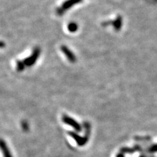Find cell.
I'll return each mask as SVG.
<instances>
[{
  "mask_svg": "<svg viewBox=\"0 0 157 157\" xmlns=\"http://www.w3.org/2000/svg\"><path fill=\"white\" fill-rule=\"evenodd\" d=\"M41 53V50L39 47H35L34 50H33L32 54L24 60V62L26 66L30 67V66H34L37 60H38L39 55Z\"/></svg>",
  "mask_w": 157,
  "mask_h": 157,
  "instance_id": "obj_1",
  "label": "cell"
},
{
  "mask_svg": "<svg viewBox=\"0 0 157 157\" xmlns=\"http://www.w3.org/2000/svg\"><path fill=\"white\" fill-rule=\"evenodd\" d=\"M83 0H66L62 3V5H61L60 7H59L57 9V14L58 15H63L66 10L70 9V8H72L74 5L80 3Z\"/></svg>",
  "mask_w": 157,
  "mask_h": 157,
  "instance_id": "obj_2",
  "label": "cell"
},
{
  "mask_svg": "<svg viewBox=\"0 0 157 157\" xmlns=\"http://www.w3.org/2000/svg\"><path fill=\"white\" fill-rule=\"evenodd\" d=\"M62 121L66 124V125H70L71 127H73L75 129V130L77 132H81L82 130V127L79 123L77 122L76 120L74 119L71 118V117H68L67 115H64L62 117Z\"/></svg>",
  "mask_w": 157,
  "mask_h": 157,
  "instance_id": "obj_3",
  "label": "cell"
},
{
  "mask_svg": "<svg viewBox=\"0 0 157 157\" xmlns=\"http://www.w3.org/2000/svg\"><path fill=\"white\" fill-rule=\"evenodd\" d=\"M60 50L70 62L72 63L76 62V55L73 53V52L67 47V46L62 45L60 47Z\"/></svg>",
  "mask_w": 157,
  "mask_h": 157,
  "instance_id": "obj_4",
  "label": "cell"
},
{
  "mask_svg": "<svg viewBox=\"0 0 157 157\" xmlns=\"http://www.w3.org/2000/svg\"><path fill=\"white\" fill-rule=\"evenodd\" d=\"M68 134H70V136L72 137V138H74V140L76 141L77 145H79V146L85 145L86 143H87V141L88 140V136L80 137L74 132H70Z\"/></svg>",
  "mask_w": 157,
  "mask_h": 157,
  "instance_id": "obj_5",
  "label": "cell"
},
{
  "mask_svg": "<svg viewBox=\"0 0 157 157\" xmlns=\"http://www.w3.org/2000/svg\"><path fill=\"white\" fill-rule=\"evenodd\" d=\"M112 24L113 26L114 29L116 31H119L121 30L123 25V18L121 16H118L114 21H113Z\"/></svg>",
  "mask_w": 157,
  "mask_h": 157,
  "instance_id": "obj_6",
  "label": "cell"
},
{
  "mask_svg": "<svg viewBox=\"0 0 157 157\" xmlns=\"http://www.w3.org/2000/svg\"><path fill=\"white\" fill-rule=\"evenodd\" d=\"M1 148L2 151H3L4 157H13L6 143L3 140H1Z\"/></svg>",
  "mask_w": 157,
  "mask_h": 157,
  "instance_id": "obj_7",
  "label": "cell"
},
{
  "mask_svg": "<svg viewBox=\"0 0 157 157\" xmlns=\"http://www.w3.org/2000/svg\"><path fill=\"white\" fill-rule=\"evenodd\" d=\"M68 30L71 33H74L78 30V25L76 23H71L68 25Z\"/></svg>",
  "mask_w": 157,
  "mask_h": 157,
  "instance_id": "obj_8",
  "label": "cell"
},
{
  "mask_svg": "<svg viewBox=\"0 0 157 157\" xmlns=\"http://www.w3.org/2000/svg\"><path fill=\"white\" fill-rule=\"evenodd\" d=\"M25 64H24V61H21L18 60L17 62V70L18 72H22L24 70V68H25Z\"/></svg>",
  "mask_w": 157,
  "mask_h": 157,
  "instance_id": "obj_9",
  "label": "cell"
},
{
  "mask_svg": "<svg viewBox=\"0 0 157 157\" xmlns=\"http://www.w3.org/2000/svg\"><path fill=\"white\" fill-rule=\"evenodd\" d=\"M149 152H157V144L152 146V147L149 149Z\"/></svg>",
  "mask_w": 157,
  "mask_h": 157,
  "instance_id": "obj_10",
  "label": "cell"
},
{
  "mask_svg": "<svg viewBox=\"0 0 157 157\" xmlns=\"http://www.w3.org/2000/svg\"><path fill=\"white\" fill-rule=\"evenodd\" d=\"M117 157H125V156H124V155H123V154L120 153V154H117Z\"/></svg>",
  "mask_w": 157,
  "mask_h": 157,
  "instance_id": "obj_11",
  "label": "cell"
},
{
  "mask_svg": "<svg viewBox=\"0 0 157 157\" xmlns=\"http://www.w3.org/2000/svg\"><path fill=\"white\" fill-rule=\"evenodd\" d=\"M3 45H4V44H3V42H1V47L3 48Z\"/></svg>",
  "mask_w": 157,
  "mask_h": 157,
  "instance_id": "obj_12",
  "label": "cell"
}]
</instances>
